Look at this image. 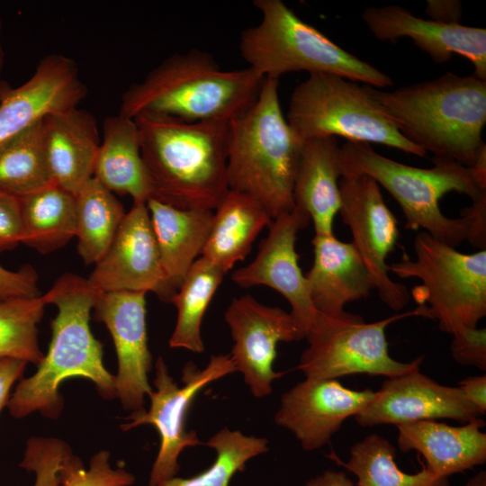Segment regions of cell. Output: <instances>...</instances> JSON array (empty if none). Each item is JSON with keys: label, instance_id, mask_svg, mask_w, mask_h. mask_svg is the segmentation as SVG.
<instances>
[{"label": "cell", "instance_id": "obj_1", "mask_svg": "<svg viewBox=\"0 0 486 486\" xmlns=\"http://www.w3.org/2000/svg\"><path fill=\"white\" fill-rule=\"evenodd\" d=\"M87 280L74 274L60 276L43 294L47 304H54L58 314L51 322L52 337L47 355L35 374L21 380L9 399L7 409L14 418L33 412L57 419L64 400L58 392L71 377L92 381L104 399L116 397L115 375L103 362V346L90 328L96 296Z\"/></svg>", "mask_w": 486, "mask_h": 486}, {"label": "cell", "instance_id": "obj_2", "mask_svg": "<svg viewBox=\"0 0 486 486\" xmlns=\"http://www.w3.org/2000/svg\"><path fill=\"white\" fill-rule=\"evenodd\" d=\"M133 119L151 198L179 209L214 211L229 190V122H189L153 113Z\"/></svg>", "mask_w": 486, "mask_h": 486}, {"label": "cell", "instance_id": "obj_3", "mask_svg": "<svg viewBox=\"0 0 486 486\" xmlns=\"http://www.w3.org/2000/svg\"><path fill=\"white\" fill-rule=\"evenodd\" d=\"M366 86L400 132L427 153L471 167L486 149V80L447 72L393 91Z\"/></svg>", "mask_w": 486, "mask_h": 486}, {"label": "cell", "instance_id": "obj_4", "mask_svg": "<svg viewBox=\"0 0 486 486\" xmlns=\"http://www.w3.org/2000/svg\"><path fill=\"white\" fill-rule=\"evenodd\" d=\"M264 79L249 67L223 69L212 55L194 49L170 56L125 90L119 113L229 122L256 99Z\"/></svg>", "mask_w": 486, "mask_h": 486}, {"label": "cell", "instance_id": "obj_5", "mask_svg": "<svg viewBox=\"0 0 486 486\" xmlns=\"http://www.w3.org/2000/svg\"><path fill=\"white\" fill-rule=\"evenodd\" d=\"M279 81L265 77L252 104L229 122L230 190L258 202L272 219L295 207L293 186L304 142L284 116Z\"/></svg>", "mask_w": 486, "mask_h": 486}, {"label": "cell", "instance_id": "obj_6", "mask_svg": "<svg viewBox=\"0 0 486 486\" xmlns=\"http://www.w3.org/2000/svg\"><path fill=\"white\" fill-rule=\"evenodd\" d=\"M432 161V167L419 168L388 158L368 143L346 141L340 147L341 177H371L399 203L406 229L423 230L455 248L468 238L470 216L463 210L459 218L447 217L440 209V200L456 192L474 201L486 189L479 185L471 167L443 158L434 157Z\"/></svg>", "mask_w": 486, "mask_h": 486}, {"label": "cell", "instance_id": "obj_7", "mask_svg": "<svg viewBox=\"0 0 486 486\" xmlns=\"http://www.w3.org/2000/svg\"><path fill=\"white\" fill-rule=\"evenodd\" d=\"M258 24L241 32L239 50L248 67L264 77L285 73L337 75L376 88L393 85L387 74L345 50L302 21L282 0H255Z\"/></svg>", "mask_w": 486, "mask_h": 486}, {"label": "cell", "instance_id": "obj_8", "mask_svg": "<svg viewBox=\"0 0 486 486\" xmlns=\"http://www.w3.org/2000/svg\"><path fill=\"white\" fill-rule=\"evenodd\" d=\"M415 258L405 252L389 265L399 278H417L411 295L418 316L435 320L441 331L454 334L477 328L486 316V249L464 254L425 231L414 239Z\"/></svg>", "mask_w": 486, "mask_h": 486}, {"label": "cell", "instance_id": "obj_9", "mask_svg": "<svg viewBox=\"0 0 486 486\" xmlns=\"http://www.w3.org/2000/svg\"><path fill=\"white\" fill-rule=\"evenodd\" d=\"M286 120L303 142L338 136L427 156L400 132L366 85L337 75L309 74L292 93Z\"/></svg>", "mask_w": 486, "mask_h": 486}, {"label": "cell", "instance_id": "obj_10", "mask_svg": "<svg viewBox=\"0 0 486 486\" xmlns=\"http://www.w3.org/2000/svg\"><path fill=\"white\" fill-rule=\"evenodd\" d=\"M409 316H418L417 308L371 323L349 312L339 317L319 313L305 336L309 346L297 369L310 379H337L357 374L391 378L419 369L424 356L403 363L389 354L386 328Z\"/></svg>", "mask_w": 486, "mask_h": 486}, {"label": "cell", "instance_id": "obj_11", "mask_svg": "<svg viewBox=\"0 0 486 486\" xmlns=\"http://www.w3.org/2000/svg\"><path fill=\"white\" fill-rule=\"evenodd\" d=\"M235 372L230 355L212 356L203 369H198L192 362L187 363L183 369L184 384L178 386L169 374L164 359L161 356L157 359L153 381L156 391L148 395L149 410L132 411L125 418L128 421L120 426L123 431H128L140 425H152L158 431L160 446L148 486H158L177 476L181 452L202 444L196 432L187 431L185 428L192 403L207 384Z\"/></svg>", "mask_w": 486, "mask_h": 486}, {"label": "cell", "instance_id": "obj_12", "mask_svg": "<svg viewBox=\"0 0 486 486\" xmlns=\"http://www.w3.org/2000/svg\"><path fill=\"white\" fill-rule=\"evenodd\" d=\"M339 191V213L351 231V242L371 274L374 289L390 309L400 310L409 302L410 292L403 284L391 279L386 262L398 241L397 219L387 207L379 184L369 176L340 177Z\"/></svg>", "mask_w": 486, "mask_h": 486}, {"label": "cell", "instance_id": "obj_13", "mask_svg": "<svg viewBox=\"0 0 486 486\" xmlns=\"http://www.w3.org/2000/svg\"><path fill=\"white\" fill-rule=\"evenodd\" d=\"M234 341L230 355L236 372L256 398L268 396L282 373L274 370L279 342L302 339L290 312L257 302L250 295L231 301L224 312Z\"/></svg>", "mask_w": 486, "mask_h": 486}, {"label": "cell", "instance_id": "obj_14", "mask_svg": "<svg viewBox=\"0 0 486 486\" xmlns=\"http://www.w3.org/2000/svg\"><path fill=\"white\" fill-rule=\"evenodd\" d=\"M86 280L98 292H151L170 302L176 291L162 267L146 202H133Z\"/></svg>", "mask_w": 486, "mask_h": 486}, {"label": "cell", "instance_id": "obj_15", "mask_svg": "<svg viewBox=\"0 0 486 486\" xmlns=\"http://www.w3.org/2000/svg\"><path fill=\"white\" fill-rule=\"evenodd\" d=\"M310 221V216L297 206L273 219L256 257L231 274L232 281L240 287L266 285L281 293L290 303V313L302 339L319 314L310 298L295 248L298 232Z\"/></svg>", "mask_w": 486, "mask_h": 486}, {"label": "cell", "instance_id": "obj_16", "mask_svg": "<svg viewBox=\"0 0 486 486\" xmlns=\"http://www.w3.org/2000/svg\"><path fill=\"white\" fill-rule=\"evenodd\" d=\"M95 320L108 328L116 350V397L125 410L144 409L145 396L153 391L148 374L152 356L148 346L146 292H99L93 308Z\"/></svg>", "mask_w": 486, "mask_h": 486}, {"label": "cell", "instance_id": "obj_17", "mask_svg": "<svg viewBox=\"0 0 486 486\" xmlns=\"http://www.w3.org/2000/svg\"><path fill=\"white\" fill-rule=\"evenodd\" d=\"M355 417L360 426L374 427L437 418L465 424L482 416L459 387L442 385L416 369L384 381Z\"/></svg>", "mask_w": 486, "mask_h": 486}, {"label": "cell", "instance_id": "obj_18", "mask_svg": "<svg viewBox=\"0 0 486 486\" xmlns=\"http://www.w3.org/2000/svg\"><path fill=\"white\" fill-rule=\"evenodd\" d=\"M371 389L355 391L336 379H310L282 395L275 423L290 430L306 451L319 449L344 421L357 415L374 398Z\"/></svg>", "mask_w": 486, "mask_h": 486}, {"label": "cell", "instance_id": "obj_19", "mask_svg": "<svg viewBox=\"0 0 486 486\" xmlns=\"http://www.w3.org/2000/svg\"><path fill=\"white\" fill-rule=\"evenodd\" d=\"M87 94L73 58L45 56L26 82L0 94V144L50 114L77 107Z\"/></svg>", "mask_w": 486, "mask_h": 486}, {"label": "cell", "instance_id": "obj_20", "mask_svg": "<svg viewBox=\"0 0 486 486\" xmlns=\"http://www.w3.org/2000/svg\"><path fill=\"white\" fill-rule=\"evenodd\" d=\"M362 20L381 41L410 38L434 62H448L454 54L471 61L473 75L486 80V30L461 23L423 19L396 4L367 7Z\"/></svg>", "mask_w": 486, "mask_h": 486}, {"label": "cell", "instance_id": "obj_21", "mask_svg": "<svg viewBox=\"0 0 486 486\" xmlns=\"http://www.w3.org/2000/svg\"><path fill=\"white\" fill-rule=\"evenodd\" d=\"M313 264L304 274L318 313L344 315L346 304L367 298L374 284L356 248L334 235H315Z\"/></svg>", "mask_w": 486, "mask_h": 486}, {"label": "cell", "instance_id": "obj_22", "mask_svg": "<svg viewBox=\"0 0 486 486\" xmlns=\"http://www.w3.org/2000/svg\"><path fill=\"white\" fill-rule=\"evenodd\" d=\"M42 127L53 183L76 195L94 177L101 143L96 119L74 107L50 114Z\"/></svg>", "mask_w": 486, "mask_h": 486}, {"label": "cell", "instance_id": "obj_23", "mask_svg": "<svg viewBox=\"0 0 486 486\" xmlns=\"http://www.w3.org/2000/svg\"><path fill=\"white\" fill-rule=\"evenodd\" d=\"M482 418L463 426L420 420L396 426L401 452L417 451L436 475L449 477L486 461V433Z\"/></svg>", "mask_w": 486, "mask_h": 486}, {"label": "cell", "instance_id": "obj_24", "mask_svg": "<svg viewBox=\"0 0 486 486\" xmlns=\"http://www.w3.org/2000/svg\"><path fill=\"white\" fill-rule=\"evenodd\" d=\"M339 158L337 138L312 139L303 144L293 200L310 216L315 235H334L333 222L341 206Z\"/></svg>", "mask_w": 486, "mask_h": 486}, {"label": "cell", "instance_id": "obj_25", "mask_svg": "<svg viewBox=\"0 0 486 486\" xmlns=\"http://www.w3.org/2000/svg\"><path fill=\"white\" fill-rule=\"evenodd\" d=\"M162 267L176 291L208 239L213 211L179 209L154 198L146 202Z\"/></svg>", "mask_w": 486, "mask_h": 486}, {"label": "cell", "instance_id": "obj_26", "mask_svg": "<svg viewBox=\"0 0 486 486\" xmlns=\"http://www.w3.org/2000/svg\"><path fill=\"white\" fill-rule=\"evenodd\" d=\"M94 178L112 194H129L133 202H147L152 197L134 119L120 113L104 119Z\"/></svg>", "mask_w": 486, "mask_h": 486}, {"label": "cell", "instance_id": "obj_27", "mask_svg": "<svg viewBox=\"0 0 486 486\" xmlns=\"http://www.w3.org/2000/svg\"><path fill=\"white\" fill-rule=\"evenodd\" d=\"M213 212V220L201 256L224 274L244 260L264 228L273 219L251 196L228 190Z\"/></svg>", "mask_w": 486, "mask_h": 486}, {"label": "cell", "instance_id": "obj_28", "mask_svg": "<svg viewBox=\"0 0 486 486\" xmlns=\"http://www.w3.org/2000/svg\"><path fill=\"white\" fill-rule=\"evenodd\" d=\"M22 243L40 253L65 246L76 237V195L52 184L19 198Z\"/></svg>", "mask_w": 486, "mask_h": 486}, {"label": "cell", "instance_id": "obj_29", "mask_svg": "<svg viewBox=\"0 0 486 486\" xmlns=\"http://www.w3.org/2000/svg\"><path fill=\"white\" fill-rule=\"evenodd\" d=\"M225 274L200 256L188 270L183 283L170 299L177 310L175 329L169 339L173 348L202 353L201 328L203 316Z\"/></svg>", "mask_w": 486, "mask_h": 486}, {"label": "cell", "instance_id": "obj_30", "mask_svg": "<svg viewBox=\"0 0 486 486\" xmlns=\"http://www.w3.org/2000/svg\"><path fill=\"white\" fill-rule=\"evenodd\" d=\"M43 120L0 144V192L22 198L54 184Z\"/></svg>", "mask_w": 486, "mask_h": 486}, {"label": "cell", "instance_id": "obj_31", "mask_svg": "<svg viewBox=\"0 0 486 486\" xmlns=\"http://www.w3.org/2000/svg\"><path fill=\"white\" fill-rule=\"evenodd\" d=\"M77 251L86 265L95 264L111 245L126 212L114 194L92 178L76 194Z\"/></svg>", "mask_w": 486, "mask_h": 486}, {"label": "cell", "instance_id": "obj_32", "mask_svg": "<svg viewBox=\"0 0 486 486\" xmlns=\"http://www.w3.org/2000/svg\"><path fill=\"white\" fill-rule=\"evenodd\" d=\"M395 446L378 434H370L352 446L341 463L357 478V486H450L448 477L434 474L425 464L415 473L402 472L395 463Z\"/></svg>", "mask_w": 486, "mask_h": 486}, {"label": "cell", "instance_id": "obj_33", "mask_svg": "<svg viewBox=\"0 0 486 486\" xmlns=\"http://www.w3.org/2000/svg\"><path fill=\"white\" fill-rule=\"evenodd\" d=\"M47 305L44 295L0 300V357L15 358L38 366L44 358L38 324Z\"/></svg>", "mask_w": 486, "mask_h": 486}, {"label": "cell", "instance_id": "obj_34", "mask_svg": "<svg viewBox=\"0 0 486 486\" xmlns=\"http://www.w3.org/2000/svg\"><path fill=\"white\" fill-rule=\"evenodd\" d=\"M206 446L216 452L209 468L189 478L173 477L158 486H229L232 476L242 471L250 459L268 451L266 438L246 436L228 428L215 433Z\"/></svg>", "mask_w": 486, "mask_h": 486}, {"label": "cell", "instance_id": "obj_35", "mask_svg": "<svg viewBox=\"0 0 486 486\" xmlns=\"http://www.w3.org/2000/svg\"><path fill=\"white\" fill-rule=\"evenodd\" d=\"M110 453L102 450L94 454L86 469L81 459L69 453L58 470L61 486H130L135 476L122 468H112Z\"/></svg>", "mask_w": 486, "mask_h": 486}, {"label": "cell", "instance_id": "obj_36", "mask_svg": "<svg viewBox=\"0 0 486 486\" xmlns=\"http://www.w3.org/2000/svg\"><path fill=\"white\" fill-rule=\"evenodd\" d=\"M71 452L69 445L60 438L32 436L19 466L35 473L33 486H59L58 470Z\"/></svg>", "mask_w": 486, "mask_h": 486}, {"label": "cell", "instance_id": "obj_37", "mask_svg": "<svg viewBox=\"0 0 486 486\" xmlns=\"http://www.w3.org/2000/svg\"><path fill=\"white\" fill-rule=\"evenodd\" d=\"M453 359L461 365L486 370V329L464 328L453 334L450 344Z\"/></svg>", "mask_w": 486, "mask_h": 486}, {"label": "cell", "instance_id": "obj_38", "mask_svg": "<svg viewBox=\"0 0 486 486\" xmlns=\"http://www.w3.org/2000/svg\"><path fill=\"white\" fill-rule=\"evenodd\" d=\"M22 243L19 198L0 192V253Z\"/></svg>", "mask_w": 486, "mask_h": 486}, {"label": "cell", "instance_id": "obj_39", "mask_svg": "<svg viewBox=\"0 0 486 486\" xmlns=\"http://www.w3.org/2000/svg\"><path fill=\"white\" fill-rule=\"evenodd\" d=\"M38 277L32 266L10 271L0 266V300L38 296Z\"/></svg>", "mask_w": 486, "mask_h": 486}, {"label": "cell", "instance_id": "obj_40", "mask_svg": "<svg viewBox=\"0 0 486 486\" xmlns=\"http://www.w3.org/2000/svg\"><path fill=\"white\" fill-rule=\"evenodd\" d=\"M463 209L470 216L471 228L467 241L478 250L486 249V194Z\"/></svg>", "mask_w": 486, "mask_h": 486}, {"label": "cell", "instance_id": "obj_41", "mask_svg": "<svg viewBox=\"0 0 486 486\" xmlns=\"http://www.w3.org/2000/svg\"><path fill=\"white\" fill-rule=\"evenodd\" d=\"M27 364L20 359L0 357V413L7 407L12 387L22 376Z\"/></svg>", "mask_w": 486, "mask_h": 486}, {"label": "cell", "instance_id": "obj_42", "mask_svg": "<svg viewBox=\"0 0 486 486\" xmlns=\"http://www.w3.org/2000/svg\"><path fill=\"white\" fill-rule=\"evenodd\" d=\"M462 3L455 0H428L426 14L430 20L442 23H460Z\"/></svg>", "mask_w": 486, "mask_h": 486}, {"label": "cell", "instance_id": "obj_43", "mask_svg": "<svg viewBox=\"0 0 486 486\" xmlns=\"http://www.w3.org/2000/svg\"><path fill=\"white\" fill-rule=\"evenodd\" d=\"M458 387L481 415H484L486 412V375L466 377L459 382Z\"/></svg>", "mask_w": 486, "mask_h": 486}, {"label": "cell", "instance_id": "obj_44", "mask_svg": "<svg viewBox=\"0 0 486 486\" xmlns=\"http://www.w3.org/2000/svg\"><path fill=\"white\" fill-rule=\"evenodd\" d=\"M305 486H355V484L344 472L327 470L310 479Z\"/></svg>", "mask_w": 486, "mask_h": 486}, {"label": "cell", "instance_id": "obj_45", "mask_svg": "<svg viewBox=\"0 0 486 486\" xmlns=\"http://www.w3.org/2000/svg\"><path fill=\"white\" fill-rule=\"evenodd\" d=\"M464 486H486V472L481 471L471 477Z\"/></svg>", "mask_w": 486, "mask_h": 486}, {"label": "cell", "instance_id": "obj_46", "mask_svg": "<svg viewBox=\"0 0 486 486\" xmlns=\"http://www.w3.org/2000/svg\"><path fill=\"white\" fill-rule=\"evenodd\" d=\"M3 23L2 19L0 15V76L4 68V46H3ZM2 82L0 81V93L5 88Z\"/></svg>", "mask_w": 486, "mask_h": 486}]
</instances>
